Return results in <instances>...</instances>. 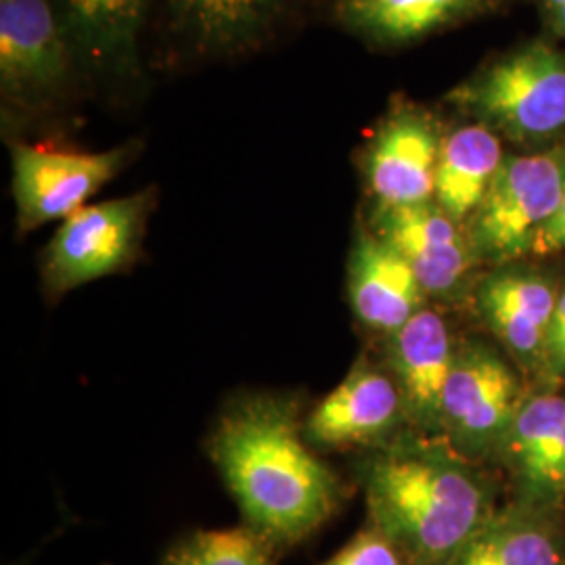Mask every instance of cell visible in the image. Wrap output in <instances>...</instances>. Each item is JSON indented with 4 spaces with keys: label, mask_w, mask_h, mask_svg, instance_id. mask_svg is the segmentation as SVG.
Instances as JSON below:
<instances>
[{
    "label": "cell",
    "mask_w": 565,
    "mask_h": 565,
    "mask_svg": "<svg viewBox=\"0 0 565 565\" xmlns=\"http://www.w3.org/2000/svg\"><path fill=\"white\" fill-rule=\"evenodd\" d=\"M210 448L247 527L270 546L300 543L342 505V484L308 448L294 403L256 396L233 404Z\"/></svg>",
    "instance_id": "1"
},
{
    "label": "cell",
    "mask_w": 565,
    "mask_h": 565,
    "mask_svg": "<svg viewBox=\"0 0 565 565\" xmlns=\"http://www.w3.org/2000/svg\"><path fill=\"white\" fill-rule=\"evenodd\" d=\"M373 525L411 565H448L490 520V490L469 459L438 440H401L364 465Z\"/></svg>",
    "instance_id": "2"
},
{
    "label": "cell",
    "mask_w": 565,
    "mask_h": 565,
    "mask_svg": "<svg viewBox=\"0 0 565 565\" xmlns=\"http://www.w3.org/2000/svg\"><path fill=\"white\" fill-rule=\"evenodd\" d=\"M448 103L509 141H553L565 130V53L527 42L486 63L450 90Z\"/></svg>",
    "instance_id": "3"
},
{
    "label": "cell",
    "mask_w": 565,
    "mask_h": 565,
    "mask_svg": "<svg viewBox=\"0 0 565 565\" xmlns=\"http://www.w3.org/2000/svg\"><path fill=\"white\" fill-rule=\"evenodd\" d=\"M565 195V142L539 153L507 156L484 202L465 223L478 260L509 264L532 254L536 235Z\"/></svg>",
    "instance_id": "4"
},
{
    "label": "cell",
    "mask_w": 565,
    "mask_h": 565,
    "mask_svg": "<svg viewBox=\"0 0 565 565\" xmlns=\"http://www.w3.org/2000/svg\"><path fill=\"white\" fill-rule=\"evenodd\" d=\"M82 67L55 0H0L2 114H41Z\"/></svg>",
    "instance_id": "5"
},
{
    "label": "cell",
    "mask_w": 565,
    "mask_h": 565,
    "mask_svg": "<svg viewBox=\"0 0 565 565\" xmlns=\"http://www.w3.org/2000/svg\"><path fill=\"white\" fill-rule=\"evenodd\" d=\"M156 191L84 205L61 223L42 254V281L65 294L86 282L116 275L137 260Z\"/></svg>",
    "instance_id": "6"
},
{
    "label": "cell",
    "mask_w": 565,
    "mask_h": 565,
    "mask_svg": "<svg viewBox=\"0 0 565 565\" xmlns=\"http://www.w3.org/2000/svg\"><path fill=\"white\" fill-rule=\"evenodd\" d=\"M522 403L518 377L494 348L457 345L443 398V436L461 457L501 455Z\"/></svg>",
    "instance_id": "7"
},
{
    "label": "cell",
    "mask_w": 565,
    "mask_h": 565,
    "mask_svg": "<svg viewBox=\"0 0 565 565\" xmlns=\"http://www.w3.org/2000/svg\"><path fill=\"white\" fill-rule=\"evenodd\" d=\"M139 147V142H124L107 151L86 153L25 142L13 145L11 189L20 233L65 221L78 212L132 162Z\"/></svg>",
    "instance_id": "8"
},
{
    "label": "cell",
    "mask_w": 565,
    "mask_h": 565,
    "mask_svg": "<svg viewBox=\"0 0 565 565\" xmlns=\"http://www.w3.org/2000/svg\"><path fill=\"white\" fill-rule=\"evenodd\" d=\"M443 137L431 111L415 103H392L363 153L364 181L375 207L434 202Z\"/></svg>",
    "instance_id": "9"
},
{
    "label": "cell",
    "mask_w": 565,
    "mask_h": 565,
    "mask_svg": "<svg viewBox=\"0 0 565 565\" xmlns=\"http://www.w3.org/2000/svg\"><path fill=\"white\" fill-rule=\"evenodd\" d=\"M371 231L403 256L427 296H450L478 260L463 224L436 202L375 207Z\"/></svg>",
    "instance_id": "10"
},
{
    "label": "cell",
    "mask_w": 565,
    "mask_h": 565,
    "mask_svg": "<svg viewBox=\"0 0 565 565\" xmlns=\"http://www.w3.org/2000/svg\"><path fill=\"white\" fill-rule=\"evenodd\" d=\"M455 350L445 319L429 308L387 335V359L403 396L404 417L429 436L443 434V398Z\"/></svg>",
    "instance_id": "11"
},
{
    "label": "cell",
    "mask_w": 565,
    "mask_h": 565,
    "mask_svg": "<svg viewBox=\"0 0 565 565\" xmlns=\"http://www.w3.org/2000/svg\"><path fill=\"white\" fill-rule=\"evenodd\" d=\"M401 417L403 396L394 377L363 359L306 419L303 438L321 448L364 445L384 438Z\"/></svg>",
    "instance_id": "12"
},
{
    "label": "cell",
    "mask_w": 565,
    "mask_h": 565,
    "mask_svg": "<svg viewBox=\"0 0 565 565\" xmlns=\"http://www.w3.org/2000/svg\"><path fill=\"white\" fill-rule=\"evenodd\" d=\"M557 296L545 275L527 268H503L480 282L476 303L488 329L518 364L525 371H541Z\"/></svg>",
    "instance_id": "13"
},
{
    "label": "cell",
    "mask_w": 565,
    "mask_h": 565,
    "mask_svg": "<svg viewBox=\"0 0 565 565\" xmlns=\"http://www.w3.org/2000/svg\"><path fill=\"white\" fill-rule=\"evenodd\" d=\"M84 70L105 81L141 72V32L149 0H55Z\"/></svg>",
    "instance_id": "14"
},
{
    "label": "cell",
    "mask_w": 565,
    "mask_h": 565,
    "mask_svg": "<svg viewBox=\"0 0 565 565\" xmlns=\"http://www.w3.org/2000/svg\"><path fill=\"white\" fill-rule=\"evenodd\" d=\"M348 294L361 323L394 333L424 310L422 282L403 256L361 226L348 260Z\"/></svg>",
    "instance_id": "15"
},
{
    "label": "cell",
    "mask_w": 565,
    "mask_h": 565,
    "mask_svg": "<svg viewBox=\"0 0 565 565\" xmlns=\"http://www.w3.org/2000/svg\"><path fill=\"white\" fill-rule=\"evenodd\" d=\"M525 503L565 501V394L525 398L501 448Z\"/></svg>",
    "instance_id": "16"
},
{
    "label": "cell",
    "mask_w": 565,
    "mask_h": 565,
    "mask_svg": "<svg viewBox=\"0 0 565 565\" xmlns=\"http://www.w3.org/2000/svg\"><path fill=\"white\" fill-rule=\"evenodd\" d=\"M497 0H333V18L359 41L398 49L476 20Z\"/></svg>",
    "instance_id": "17"
},
{
    "label": "cell",
    "mask_w": 565,
    "mask_h": 565,
    "mask_svg": "<svg viewBox=\"0 0 565 565\" xmlns=\"http://www.w3.org/2000/svg\"><path fill=\"white\" fill-rule=\"evenodd\" d=\"M287 0H166L181 39L205 55H239L273 32Z\"/></svg>",
    "instance_id": "18"
},
{
    "label": "cell",
    "mask_w": 565,
    "mask_h": 565,
    "mask_svg": "<svg viewBox=\"0 0 565 565\" xmlns=\"http://www.w3.org/2000/svg\"><path fill=\"white\" fill-rule=\"evenodd\" d=\"M505 158L501 137L484 124L471 121L450 130L440 145L434 202L465 226L484 202Z\"/></svg>",
    "instance_id": "19"
},
{
    "label": "cell",
    "mask_w": 565,
    "mask_h": 565,
    "mask_svg": "<svg viewBox=\"0 0 565 565\" xmlns=\"http://www.w3.org/2000/svg\"><path fill=\"white\" fill-rule=\"evenodd\" d=\"M546 509L524 503L492 513L448 565H565L564 536Z\"/></svg>",
    "instance_id": "20"
},
{
    "label": "cell",
    "mask_w": 565,
    "mask_h": 565,
    "mask_svg": "<svg viewBox=\"0 0 565 565\" xmlns=\"http://www.w3.org/2000/svg\"><path fill=\"white\" fill-rule=\"evenodd\" d=\"M163 565H275L270 545L252 527L198 532L174 546Z\"/></svg>",
    "instance_id": "21"
},
{
    "label": "cell",
    "mask_w": 565,
    "mask_h": 565,
    "mask_svg": "<svg viewBox=\"0 0 565 565\" xmlns=\"http://www.w3.org/2000/svg\"><path fill=\"white\" fill-rule=\"evenodd\" d=\"M401 548L394 545L375 525L366 527L352 543L324 565H404Z\"/></svg>",
    "instance_id": "22"
},
{
    "label": "cell",
    "mask_w": 565,
    "mask_h": 565,
    "mask_svg": "<svg viewBox=\"0 0 565 565\" xmlns=\"http://www.w3.org/2000/svg\"><path fill=\"white\" fill-rule=\"evenodd\" d=\"M541 371L553 382H565V289L559 291L553 319L546 331Z\"/></svg>",
    "instance_id": "23"
},
{
    "label": "cell",
    "mask_w": 565,
    "mask_h": 565,
    "mask_svg": "<svg viewBox=\"0 0 565 565\" xmlns=\"http://www.w3.org/2000/svg\"><path fill=\"white\" fill-rule=\"evenodd\" d=\"M565 249V195L555 216L543 226V231L536 235L534 245H532V254H555V252H564Z\"/></svg>",
    "instance_id": "24"
},
{
    "label": "cell",
    "mask_w": 565,
    "mask_h": 565,
    "mask_svg": "<svg viewBox=\"0 0 565 565\" xmlns=\"http://www.w3.org/2000/svg\"><path fill=\"white\" fill-rule=\"evenodd\" d=\"M539 4L553 32L565 39V0H539Z\"/></svg>",
    "instance_id": "25"
}]
</instances>
